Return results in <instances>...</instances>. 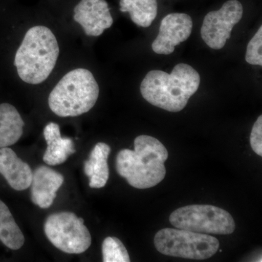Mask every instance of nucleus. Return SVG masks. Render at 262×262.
<instances>
[{
  "label": "nucleus",
  "instance_id": "obj_1",
  "mask_svg": "<svg viewBox=\"0 0 262 262\" xmlns=\"http://www.w3.org/2000/svg\"><path fill=\"white\" fill-rule=\"evenodd\" d=\"M168 150L152 136L141 135L134 141V150L122 149L116 158V170L120 177L136 189L155 187L165 178Z\"/></svg>",
  "mask_w": 262,
  "mask_h": 262
},
{
  "label": "nucleus",
  "instance_id": "obj_2",
  "mask_svg": "<svg viewBox=\"0 0 262 262\" xmlns=\"http://www.w3.org/2000/svg\"><path fill=\"white\" fill-rule=\"evenodd\" d=\"M201 83V76L191 66L179 63L171 73L152 70L141 84L143 98L153 106L178 113L187 106Z\"/></svg>",
  "mask_w": 262,
  "mask_h": 262
},
{
  "label": "nucleus",
  "instance_id": "obj_3",
  "mask_svg": "<svg viewBox=\"0 0 262 262\" xmlns=\"http://www.w3.org/2000/svg\"><path fill=\"white\" fill-rule=\"evenodd\" d=\"M59 53L56 37L48 27L38 25L29 29L14 58L20 80L30 84L42 83L54 70Z\"/></svg>",
  "mask_w": 262,
  "mask_h": 262
},
{
  "label": "nucleus",
  "instance_id": "obj_4",
  "mask_svg": "<svg viewBox=\"0 0 262 262\" xmlns=\"http://www.w3.org/2000/svg\"><path fill=\"white\" fill-rule=\"evenodd\" d=\"M99 91L97 81L91 71L75 69L66 74L52 90L48 105L58 116H80L94 107Z\"/></svg>",
  "mask_w": 262,
  "mask_h": 262
},
{
  "label": "nucleus",
  "instance_id": "obj_5",
  "mask_svg": "<svg viewBox=\"0 0 262 262\" xmlns=\"http://www.w3.org/2000/svg\"><path fill=\"white\" fill-rule=\"evenodd\" d=\"M154 244L160 253L188 259H207L220 248L213 236L178 228L161 229L155 234Z\"/></svg>",
  "mask_w": 262,
  "mask_h": 262
},
{
  "label": "nucleus",
  "instance_id": "obj_6",
  "mask_svg": "<svg viewBox=\"0 0 262 262\" xmlns=\"http://www.w3.org/2000/svg\"><path fill=\"white\" fill-rule=\"evenodd\" d=\"M169 220L176 228L203 234H230L236 227L230 213L210 205L182 207L170 214Z\"/></svg>",
  "mask_w": 262,
  "mask_h": 262
},
{
  "label": "nucleus",
  "instance_id": "obj_7",
  "mask_svg": "<svg viewBox=\"0 0 262 262\" xmlns=\"http://www.w3.org/2000/svg\"><path fill=\"white\" fill-rule=\"evenodd\" d=\"M44 229L51 244L63 252L80 254L91 246L92 239L84 220L72 212L49 215Z\"/></svg>",
  "mask_w": 262,
  "mask_h": 262
},
{
  "label": "nucleus",
  "instance_id": "obj_8",
  "mask_svg": "<svg viewBox=\"0 0 262 262\" xmlns=\"http://www.w3.org/2000/svg\"><path fill=\"white\" fill-rule=\"evenodd\" d=\"M244 14L243 5L237 0H229L221 9L205 16L201 29V37L208 47L220 50L225 47L234 26Z\"/></svg>",
  "mask_w": 262,
  "mask_h": 262
},
{
  "label": "nucleus",
  "instance_id": "obj_9",
  "mask_svg": "<svg viewBox=\"0 0 262 262\" xmlns=\"http://www.w3.org/2000/svg\"><path fill=\"white\" fill-rule=\"evenodd\" d=\"M192 18L185 13H170L162 20L159 34L151 45L157 54L169 55L192 33Z\"/></svg>",
  "mask_w": 262,
  "mask_h": 262
},
{
  "label": "nucleus",
  "instance_id": "obj_10",
  "mask_svg": "<svg viewBox=\"0 0 262 262\" xmlns=\"http://www.w3.org/2000/svg\"><path fill=\"white\" fill-rule=\"evenodd\" d=\"M74 20L89 37H98L113 24L106 0H81L74 9Z\"/></svg>",
  "mask_w": 262,
  "mask_h": 262
},
{
  "label": "nucleus",
  "instance_id": "obj_11",
  "mask_svg": "<svg viewBox=\"0 0 262 262\" xmlns=\"http://www.w3.org/2000/svg\"><path fill=\"white\" fill-rule=\"evenodd\" d=\"M64 178L61 173L47 166H39L32 174L31 196L34 204L48 208L56 199L57 191L63 184Z\"/></svg>",
  "mask_w": 262,
  "mask_h": 262
},
{
  "label": "nucleus",
  "instance_id": "obj_12",
  "mask_svg": "<svg viewBox=\"0 0 262 262\" xmlns=\"http://www.w3.org/2000/svg\"><path fill=\"white\" fill-rule=\"evenodd\" d=\"M0 173L15 190H25L32 184L30 166L8 147L0 148Z\"/></svg>",
  "mask_w": 262,
  "mask_h": 262
},
{
  "label": "nucleus",
  "instance_id": "obj_13",
  "mask_svg": "<svg viewBox=\"0 0 262 262\" xmlns=\"http://www.w3.org/2000/svg\"><path fill=\"white\" fill-rule=\"evenodd\" d=\"M45 139L48 147L43 156V160L48 165H57L64 163L76 150L70 138L61 137L59 125L55 122H50L44 131Z\"/></svg>",
  "mask_w": 262,
  "mask_h": 262
},
{
  "label": "nucleus",
  "instance_id": "obj_14",
  "mask_svg": "<svg viewBox=\"0 0 262 262\" xmlns=\"http://www.w3.org/2000/svg\"><path fill=\"white\" fill-rule=\"evenodd\" d=\"M111 148L105 143L99 142L91 151L89 159L84 162V171L90 179L91 188L100 189L106 185L110 177L107 163Z\"/></svg>",
  "mask_w": 262,
  "mask_h": 262
},
{
  "label": "nucleus",
  "instance_id": "obj_15",
  "mask_svg": "<svg viewBox=\"0 0 262 262\" xmlns=\"http://www.w3.org/2000/svg\"><path fill=\"white\" fill-rule=\"evenodd\" d=\"M25 125L18 110L8 103L0 104V148L8 147L18 142Z\"/></svg>",
  "mask_w": 262,
  "mask_h": 262
},
{
  "label": "nucleus",
  "instance_id": "obj_16",
  "mask_svg": "<svg viewBox=\"0 0 262 262\" xmlns=\"http://www.w3.org/2000/svg\"><path fill=\"white\" fill-rule=\"evenodd\" d=\"M120 10L129 13L131 20L139 27H149L158 14L157 0H120Z\"/></svg>",
  "mask_w": 262,
  "mask_h": 262
},
{
  "label": "nucleus",
  "instance_id": "obj_17",
  "mask_svg": "<svg viewBox=\"0 0 262 262\" xmlns=\"http://www.w3.org/2000/svg\"><path fill=\"white\" fill-rule=\"evenodd\" d=\"M0 241L12 250L20 249L25 239L8 207L0 200Z\"/></svg>",
  "mask_w": 262,
  "mask_h": 262
},
{
  "label": "nucleus",
  "instance_id": "obj_18",
  "mask_svg": "<svg viewBox=\"0 0 262 262\" xmlns=\"http://www.w3.org/2000/svg\"><path fill=\"white\" fill-rule=\"evenodd\" d=\"M103 262H129L130 256L120 239L107 237L102 244Z\"/></svg>",
  "mask_w": 262,
  "mask_h": 262
},
{
  "label": "nucleus",
  "instance_id": "obj_19",
  "mask_svg": "<svg viewBox=\"0 0 262 262\" xmlns=\"http://www.w3.org/2000/svg\"><path fill=\"white\" fill-rule=\"evenodd\" d=\"M262 27L250 40L246 51V61L251 65L262 66Z\"/></svg>",
  "mask_w": 262,
  "mask_h": 262
},
{
  "label": "nucleus",
  "instance_id": "obj_20",
  "mask_svg": "<svg viewBox=\"0 0 262 262\" xmlns=\"http://www.w3.org/2000/svg\"><path fill=\"white\" fill-rule=\"evenodd\" d=\"M251 148L256 154L262 156V116L260 115L253 125L250 136Z\"/></svg>",
  "mask_w": 262,
  "mask_h": 262
}]
</instances>
